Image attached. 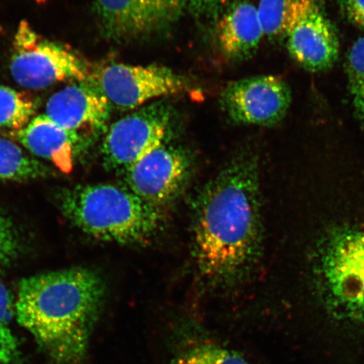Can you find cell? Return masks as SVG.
<instances>
[{
    "mask_svg": "<svg viewBox=\"0 0 364 364\" xmlns=\"http://www.w3.org/2000/svg\"><path fill=\"white\" fill-rule=\"evenodd\" d=\"M90 82L111 107L132 110L159 97L184 93L189 84L183 76L166 67L111 63L91 68Z\"/></svg>",
    "mask_w": 364,
    "mask_h": 364,
    "instance_id": "obj_6",
    "label": "cell"
},
{
    "mask_svg": "<svg viewBox=\"0 0 364 364\" xmlns=\"http://www.w3.org/2000/svg\"><path fill=\"white\" fill-rule=\"evenodd\" d=\"M317 6L318 0H260L257 8L264 36L288 38L294 27Z\"/></svg>",
    "mask_w": 364,
    "mask_h": 364,
    "instance_id": "obj_16",
    "label": "cell"
},
{
    "mask_svg": "<svg viewBox=\"0 0 364 364\" xmlns=\"http://www.w3.org/2000/svg\"><path fill=\"white\" fill-rule=\"evenodd\" d=\"M105 38L116 43L146 38L170 27L186 8V0H95Z\"/></svg>",
    "mask_w": 364,
    "mask_h": 364,
    "instance_id": "obj_8",
    "label": "cell"
},
{
    "mask_svg": "<svg viewBox=\"0 0 364 364\" xmlns=\"http://www.w3.org/2000/svg\"><path fill=\"white\" fill-rule=\"evenodd\" d=\"M341 11L347 19L364 31V0H338Z\"/></svg>",
    "mask_w": 364,
    "mask_h": 364,
    "instance_id": "obj_23",
    "label": "cell"
},
{
    "mask_svg": "<svg viewBox=\"0 0 364 364\" xmlns=\"http://www.w3.org/2000/svg\"><path fill=\"white\" fill-rule=\"evenodd\" d=\"M60 205L73 225L85 234L108 242L144 243L162 225L159 208L124 186H78L62 193Z\"/></svg>",
    "mask_w": 364,
    "mask_h": 364,
    "instance_id": "obj_3",
    "label": "cell"
},
{
    "mask_svg": "<svg viewBox=\"0 0 364 364\" xmlns=\"http://www.w3.org/2000/svg\"><path fill=\"white\" fill-rule=\"evenodd\" d=\"M191 168L188 154L164 144L124 171L127 188L159 208L181 193L189 178Z\"/></svg>",
    "mask_w": 364,
    "mask_h": 364,
    "instance_id": "obj_10",
    "label": "cell"
},
{
    "mask_svg": "<svg viewBox=\"0 0 364 364\" xmlns=\"http://www.w3.org/2000/svg\"><path fill=\"white\" fill-rule=\"evenodd\" d=\"M19 352L14 351L0 341V364H19Z\"/></svg>",
    "mask_w": 364,
    "mask_h": 364,
    "instance_id": "obj_24",
    "label": "cell"
},
{
    "mask_svg": "<svg viewBox=\"0 0 364 364\" xmlns=\"http://www.w3.org/2000/svg\"><path fill=\"white\" fill-rule=\"evenodd\" d=\"M354 117L364 129V36L350 48L346 62Z\"/></svg>",
    "mask_w": 364,
    "mask_h": 364,
    "instance_id": "obj_19",
    "label": "cell"
},
{
    "mask_svg": "<svg viewBox=\"0 0 364 364\" xmlns=\"http://www.w3.org/2000/svg\"><path fill=\"white\" fill-rule=\"evenodd\" d=\"M35 156L52 162L63 173L74 167V154L78 139L43 114L34 117L24 129L13 134Z\"/></svg>",
    "mask_w": 364,
    "mask_h": 364,
    "instance_id": "obj_15",
    "label": "cell"
},
{
    "mask_svg": "<svg viewBox=\"0 0 364 364\" xmlns=\"http://www.w3.org/2000/svg\"><path fill=\"white\" fill-rule=\"evenodd\" d=\"M110 109V103L97 86L81 81L53 94L46 105V115L80 144L105 130Z\"/></svg>",
    "mask_w": 364,
    "mask_h": 364,
    "instance_id": "obj_12",
    "label": "cell"
},
{
    "mask_svg": "<svg viewBox=\"0 0 364 364\" xmlns=\"http://www.w3.org/2000/svg\"><path fill=\"white\" fill-rule=\"evenodd\" d=\"M48 175V168L27 156L19 145L0 138V180L26 181Z\"/></svg>",
    "mask_w": 364,
    "mask_h": 364,
    "instance_id": "obj_17",
    "label": "cell"
},
{
    "mask_svg": "<svg viewBox=\"0 0 364 364\" xmlns=\"http://www.w3.org/2000/svg\"><path fill=\"white\" fill-rule=\"evenodd\" d=\"M230 0H186V7L198 17H213L222 11Z\"/></svg>",
    "mask_w": 364,
    "mask_h": 364,
    "instance_id": "obj_22",
    "label": "cell"
},
{
    "mask_svg": "<svg viewBox=\"0 0 364 364\" xmlns=\"http://www.w3.org/2000/svg\"><path fill=\"white\" fill-rule=\"evenodd\" d=\"M292 102L290 87L275 75L232 82L221 94L223 110L238 124L273 126L284 119Z\"/></svg>",
    "mask_w": 364,
    "mask_h": 364,
    "instance_id": "obj_9",
    "label": "cell"
},
{
    "mask_svg": "<svg viewBox=\"0 0 364 364\" xmlns=\"http://www.w3.org/2000/svg\"><path fill=\"white\" fill-rule=\"evenodd\" d=\"M294 60L309 72H322L335 65L340 43L332 23L317 6L300 21L287 38Z\"/></svg>",
    "mask_w": 364,
    "mask_h": 364,
    "instance_id": "obj_13",
    "label": "cell"
},
{
    "mask_svg": "<svg viewBox=\"0 0 364 364\" xmlns=\"http://www.w3.org/2000/svg\"><path fill=\"white\" fill-rule=\"evenodd\" d=\"M164 338L166 364H252L235 341L198 321L173 322Z\"/></svg>",
    "mask_w": 364,
    "mask_h": 364,
    "instance_id": "obj_11",
    "label": "cell"
},
{
    "mask_svg": "<svg viewBox=\"0 0 364 364\" xmlns=\"http://www.w3.org/2000/svg\"><path fill=\"white\" fill-rule=\"evenodd\" d=\"M260 174L256 156L232 159L205 185L193 215V255L202 279L230 288L256 267L262 252Z\"/></svg>",
    "mask_w": 364,
    "mask_h": 364,
    "instance_id": "obj_1",
    "label": "cell"
},
{
    "mask_svg": "<svg viewBox=\"0 0 364 364\" xmlns=\"http://www.w3.org/2000/svg\"><path fill=\"white\" fill-rule=\"evenodd\" d=\"M105 297L101 276L88 268L43 272L21 281L15 314L53 361L80 364Z\"/></svg>",
    "mask_w": 364,
    "mask_h": 364,
    "instance_id": "obj_2",
    "label": "cell"
},
{
    "mask_svg": "<svg viewBox=\"0 0 364 364\" xmlns=\"http://www.w3.org/2000/svg\"><path fill=\"white\" fill-rule=\"evenodd\" d=\"M20 240L10 218L0 215V271L6 268L18 256Z\"/></svg>",
    "mask_w": 364,
    "mask_h": 364,
    "instance_id": "obj_20",
    "label": "cell"
},
{
    "mask_svg": "<svg viewBox=\"0 0 364 364\" xmlns=\"http://www.w3.org/2000/svg\"><path fill=\"white\" fill-rule=\"evenodd\" d=\"M172 118L169 105L153 102L113 124L102 144L104 165L124 171L165 142Z\"/></svg>",
    "mask_w": 364,
    "mask_h": 364,
    "instance_id": "obj_7",
    "label": "cell"
},
{
    "mask_svg": "<svg viewBox=\"0 0 364 364\" xmlns=\"http://www.w3.org/2000/svg\"><path fill=\"white\" fill-rule=\"evenodd\" d=\"M316 274L333 311L364 321V227L331 232L318 248Z\"/></svg>",
    "mask_w": 364,
    "mask_h": 364,
    "instance_id": "obj_4",
    "label": "cell"
},
{
    "mask_svg": "<svg viewBox=\"0 0 364 364\" xmlns=\"http://www.w3.org/2000/svg\"><path fill=\"white\" fill-rule=\"evenodd\" d=\"M36 111V103L31 95L0 85V129L16 133L29 124Z\"/></svg>",
    "mask_w": 364,
    "mask_h": 364,
    "instance_id": "obj_18",
    "label": "cell"
},
{
    "mask_svg": "<svg viewBox=\"0 0 364 364\" xmlns=\"http://www.w3.org/2000/svg\"><path fill=\"white\" fill-rule=\"evenodd\" d=\"M13 316V307L11 295L6 287L0 283V341L14 351L19 352L17 341L14 336L11 322Z\"/></svg>",
    "mask_w": 364,
    "mask_h": 364,
    "instance_id": "obj_21",
    "label": "cell"
},
{
    "mask_svg": "<svg viewBox=\"0 0 364 364\" xmlns=\"http://www.w3.org/2000/svg\"><path fill=\"white\" fill-rule=\"evenodd\" d=\"M264 36L257 8L252 3L234 4L216 23L218 51L230 61H244L257 53Z\"/></svg>",
    "mask_w": 364,
    "mask_h": 364,
    "instance_id": "obj_14",
    "label": "cell"
},
{
    "mask_svg": "<svg viewBox=\"0 0 364 364\" xmlns=\"http://www.w3.org/2000/svg\"><path fill=\"white\" fill-rule=\"evenodd\" d=\"M10 68L18 85L38 90L65 80L89 81L92 67L70 48L45 38L22 21L14 36Z\"/></svg>",
    "mask_w": 364,
    "mask_h": 364,
    "instance_id": "obj_5",
    "label": "cell"
}]
</instances>
